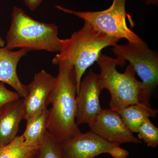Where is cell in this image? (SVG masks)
<instances>
[{
  "instance_id": "cell-1",
  "label": "cell",
  "mask_w": 158,
  "mask_h": 158,
  "mask_svg": "<svg viewBox=\"0 0 158 158\" xmlns=\"http://www.w3.org/2000/svg\"><path fill=\"white\" fill-rule=\"evenodd\" d=\"M56 82L51 96L47 131L60 144L81 134L76 123L77 84L73 65L60 62Z\"/></svg>"
},
{
  "instance_id": "cell-2",
  "label": "cell",
  "mask_w": 158,
  "mask_h": 158,
  "mask_svg": "<svg viewBox=\"0 0 158 158\" xmlns=\"http://www.w3.org/2000/svg\"><path fill=\"white\" fill-rule=\"evenodd\" d=\"M119 40L99 32L85 22L82 28L73 33L69 38L60 39V50L52 62L58 65L66 62L73 65L77 93L86 70L97 61L104 48L114 46Z\"/></svg>"
},
{
  "instance_id": "cell-3",
  "label": "cell",
  "mask_w": 158,
  "mask_h": 158,
  "mask_svg": "<svg viewBox=\"0 0 158 158\" xmlns=\"http://www.w3.org/2000/svg\"><path fill=\"white\" fill-rule=\"evenodd\" d=\"M11 16V25L6 36V48L59 52L61 43L56 25L34 19L16 6L12 9Z\"/></svg>"
},
{
  "instance_id": "cell-4",
  "label": "cell",
  "mask_w": 158,
  "mask_h": 158,
  "mask_svg": "<svg viewBox=\"0 0 158 158\" xmlns=\"http://www.w3.org/2000/svg\"><path fill=\"white\" fill-rule=\"evenodd\" d=\"M99 75L104 89L111 96L110 109L117 110L130 105L141 104L139 101L142 85L135 77V72L131 64L123 73L118 72L116 66H123L126 62L101 54L98 59Z\"/></svg>"
},
{
  "instance_id": "cell-5",
  "label": "cell",
  "mask_w": 158,
  "mask_h": 158,
  "mask_svg": "<svg viewBox=\"0 0 158 158\" xmlns=\"http://www.w3.org/2000/svg\"><path fill=\"white\" fill-rule=\"evenodd\" d=\"M113 53L123 62H130L141 80L142 88L139 101L151 107L150 101L158 85V55L148 47L147 44H137L128 43L116 44L112 48Z\"/></svg>"
},
{
  "instance_id": "cell-6",
  "label": "cell",
  "mask_w": 158,
  "mask_h": 158,
  "mask_svg": "<svg viewBox=\"0 0 158 158\" xmlns=\"http://www.w3.org/2000/svg\"><path fill=\"white\" fill-rule=\"evenodd\" d=\"M126 2V0H113L108 9L98 11H75L61 6L56 7L65 13L81 19L97 31L110 37L125 39L134 44H144L146 43L127 26Z\"/></svg>"
},
{
  "instance_id": "cell-7",
  "label": "cell",
  "mask_w": 158,
  "mask_h": 158,
  "mask_svg": "<svg viewBox=\"0 0 158 158\" xmlns=\"http://www.w3.org/2000/svg\"><path fill=\"white\" fill-rule=\"evenodd\" d=\"M61 144L63 158H94L103 153L113 158H126L129 154L119 145L108 142L90 131Z\"/></svg>"
},
{
  "instance_id": "cell-8",
  "label": "cell",
  "mask_w": 158,
  "mask_h": 158,
  "mask_svg": "<svg viewBox=\"0 0 158 158\" xmlns=\"http://www.w3.org/2000/svg\"><path fill=\"white\" fill-rule=\"evenodd\" d=\"M104 88L99 74L91 69L82 80L77 95L76 123L90 124L102 109L99 96Z\"/></svg>"
},
{
  "instance_id": "cell-9",
  "label": "cell",
  "mask_w": 158,
  "mask_h": 158,
  "mask_svg": "<svg viewBox=\"0 0 158 158\" xmlns=\"http://www.w3.org/2000/svg\"><path fill=\"white\" fill-rule=\"evenodd\" d=\"M88 125L90 131L112 144L120 146L123 143H141L126 126L117 111L112 109H102Z\"/></svg>"
},
{
  "instance_id": "cell-10",
  "label": "cell",
  "mask_w": 158,
  "mask_h": 158,
  "mask_svg": "<svg viewBox=\"0 0 158 158\" xmlns=\"http://www.w3.org/2000/svg\"><path fill=\"white\" fill-rule=\"evenodd\" d=\"M56 79L44 69L35 75L27 85V95L23 98L24 119L27 121L47 109Z\"/></svg>"
},
{
  "instance_id": "cell-11",
  "label": "cell",
  "mask_w": 158,
  "mask_h": 158,
  "mask_svg": "<svg viewBox=\"0 0 158 158\" xmlns=\"http://www.w3.org/2000/svg\"><path fill=\"white\" fill-rule=\"evenodd\" d=\"M29 52L25 49L12 51L5 47H0V82L10 85L23 98L27 94V85H24L19 80L17 67L20 60Z\"/></svg>"
},
{
  "instance_id": "cell-12",
  "label": "cell",
  "mask_w": 158,
  "mask_h": 158,
  "mask_svg": "<svg viewBox=\"0 0 158 158\" xmlns=\"http://www.w3.org/2000/svg\"><path fill=\"white\" fill-rule=\"evenodd\" d=\"M24 115L23 99L9 103L0 111V147L9 144L16 138Z\"/></svg>"
},
{
  "instance_id": "cell-13",
  "label": "cell",
  "mask_w": 158,
  "mask_h": 158,
  "mask_svg": "<svg viewBox=\"0 0 158 158\" xmlns=\"http://www.w3.org/2000/svg\"><path fill=\"white\" fill-rule=\"evenodd\" d=\"M125 124L132 132L138 133L141 125L146 118L156 117L158 110L141 104L130 105L116 111Z\"/></svg>"
},
{
  "instance_id": "cell-14",
  "label": "cell",
  "mask_w": 158,
  "mask_h": 158,
  "mask_svg": "<svg viewBox=\"0 0 158 158\" xmlns=\"http://www.w3.org/2000/svg\"><path fill=\"white\" fill-rule=\"evenodd\" d=\"M48 110L46 109L27 120L24 132L22 135L26 144L40 147L47 132Z\"/></svg>"
},
{
  "instance_id": "cell-15",
  "label": "cell",
  "mask_w": 158,
  "mask_h": 158,
  "mask_svg": "<svg viewBox=\"0 0 158 158\" xmlns=\"http://www.w3.org/2000/svg\"><path fill=\"white\" fill-rule=\"evenodd\" d=\"M39 147L27 145L22 135L11 143L0 147V158H31L37 155Z\"/></svg>"
},
{
  "instance_id": "cell-16",
  "label": "cell",
  "mask_w": 158,
  "mask_h": 158,
  "mask_svg": "<svg viewBox=\"0 0 158 158\" xmlns=\"http://www.w3.org/2000/svg\"><path fill=\"white\" fill-rule=\"evenodd\" d=\"M36 158H63L61 144L48 131L44 141L40 146Z\"/></svg>"
},
{
  "instance_id": "cell-17",
  "label": "cell",
  "mask_w": 158,
  "mask_h": 158,
  "mask_svg": "<svg viewBox=\"0 0 158 158\" xmlns=\"http://www.w3.org/2000/svg\"><path fill=\"white\" fill-rule=\"evenodd\" d=\"M138 138L147 144L148 147L156 148L158 145V128L150 120L146 118L138 131Z\"/></svg>"
},
{
  "instance_id": "cell-18",
  "label": "cell",
  "mask_w": 158,
  "mask_h": 158,
  "mask_svg": "<svg viewBox=\"0 0 158 158\" xmlns=\"http://www.w3.org/2000/svg\"><path fill=\"white\" fill-rule=\"evenodd\" d=\"M20 97L17 92L9 90L4 83L0 82V111L9 103L19 99Z\"/></svg>"
},
{
  "instance_id": "cell-19",
  "label": "cell",
  "mask_w": 158,
  "mask_h": 158,
  "mask_svg": "<svg viewBox=\"0 0 158 158\" xmlns=\"http://www.w3.org/2000/svg\"><path fill=\"white\" fill-rule=\"evenodd\" d=\"M44 0H23L25 4L31 11L37 10Z\"/></svg>"
},
{
  "instance_id": "cell-20",
  "label": "cell",
  "mask_w": 158,
  "mask_h": 158,
  "mask_svg": "<svg viewBox=\"0 0 158 158\" xmlns=\"http://www.w3.org/2000/svg\"><path fill=\"white\" fill-rule=\"evenodd\" d=\"M6 44V41L0 37V47H3Z\"/></svg>"
},
{
  "instance_id": "cell-21",
  "label": "cell",
  "mask_w": 158,
  "mask_h": 158,
  "mask_svg": "<svg viewBox=\"0 0 158 158\" xmlns=\"http://www.w3.org/2000/svg\"><path fill=\"white\" fill-rule=\"evenodd\" d=\"M154 1H155V2H156V0H148V2H153V3Z\"/></svg>"
},
{
  "instance_id": "cell-22",
  "label": "cell",
  "mask_w": 158,
  "mask_h": 158,
  "mask_svg": "<svg viewBox=\"0 0 158 158\" xmlns=\"http://www.w3.org/2000/svg\"><path fill=\"white\" fill-rule=\"evenodd\" d=\"M36 156H37V155L31 158H36Z\"/></svg>"
}]
</instances>
